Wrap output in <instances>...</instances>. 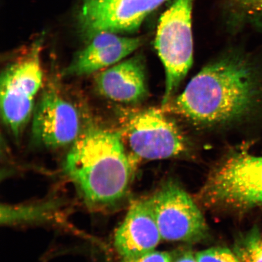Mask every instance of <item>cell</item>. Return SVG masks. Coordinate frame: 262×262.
Wrapping results in <instances>:
<instances>
[{"instance_id": "obj_16", "label": "cell", "mask_w": 262, "mask_h": 262, "mask_svg": "<svg viewBox=\"0 0 262 262\" xmlns=\"http://www.w3.org/2000/svg\"><path fill=\"white\" fill-rule=\"evenodd\" d=\"M195 255L198 262H242L236 254L225 248L208 249Z\"/></svg>"}, {"instance_id": "obj_17", "label": "cell", "mask_w": 262, "mask_h": 262, "mask_svg": "<svg viewBox=\"0 0 262 262\" xmlns=\"http://www.w3.org/2000/svg\"><path fill=\"white\" fill-rule=\"evenodd\" d=\"M171 255L166 252L152 251L139 256L122 258L120 262H173Z\"/></svg>"}, {"instance_id": "obj_4", "label": "cell", "mask_w": 262, "mask_h": 262, "mask_svg": "<svg viewBox=\"0 0 262 262\" xmlns=\"http://www.w3.org/2000/svg\"><path fill=\"white\" fill-rule=\"evenodd\" d=\"M206 204L230 209L262 205V156L238 152L212 173L202 192Z\"/></svg>"}, {"instance_id": "obj_12", "label": "cell", "mask_w": 262, "mask_h": 262, "mask_svg": "<svg viewBox=\"0 0 262 262\" xmlns=\"http://www.w3.org/2000/svg\"><path fill=\"white\" fill-rule=\"evenodd\" d=\"M96 86L101 95L117 102H140L147 94L145 64L135 56L113 66L97 75Z\"/></svg>"}, {"instance_id": "obj_7", "label": "cell", "mask_w": 262, "mask_h": 262, "mask_svg": "<svg viewBox=\"0 0 262 262\" xmlns=\"http://www.w3.org/2000/svg\"><path fill=\"white\" fill-rule=\"evenodd\" d=\"M131 150L146 160L171 158L186 149L184 137L163 111L149 108L130 116L124 129Z\"/></svg>"}, {"instance_id": "obj_11", "label": "cell", "mask_w": 262, "mask_h": 262, "mask_svg": "<svg viewBox=\"0 0 262 262\" xmlns=\"http://www.w3.org/2000/svg\"><path fill=\"white\" fill-rule=\"evenodd\" d=\"M142 44L141 38L101 33L91 39L90 43L75 56L64 73L71 76H83L96 73L119 63Z\"/></svg>"}, {"instance_id": "obj_15", "label": "cell", "mask_w": 262, "mask_h": 262, "mask_svg": "<svg viewBox=\"0 0 262 262\" xmlns=\"http://www.w3.org/2000/svg\"><path fill=\"white\" fill-rule=\"evenodd\" d=\"M235 253L242 262H262V237L251 234L237 244Z\"/></svg>"}, {"instance_id": "obj_10", "label": "cell", "mask_w": 262, "mask_h": 262, "mask_svg": "<svg viewBox=\"0 0 262 262\" xmlns=\"http://www.w3.org/2000/svg\"><path fill=\"white\" fill-rule=\"evenodd\" d=\"M162 239L150 200L135 202L130 206L114 235V247L122 258L155 251Z\"/></svg>"}, {"instance_id": "obj_18", "label": "cell", "mask_w": 262, "mask_h": 262, "mask_svg": "<svg viewBox=\"0 0 262 262\" xmlns=\"http://www.w3.org/2000/svg\"><path fill=\"white\" fill-rule=\"evenodd\" d=\"M173 262H198L195 258V255L191 252H186V253L180 255Z\"/></svg>"}, {"instance_id": "obj_2", "label": "cell", "mask_w": 262, "mask_h": 262, "mask_svg": "<svg viewBox=\"0 0 262 262\" xmlns=\"http://www.w3.org/2000/svg\"><path fill=\"white\" fill-rule=\"evenodd\" d=\"M122 137L121 132L90 127L66 157V174L92 208H112L126 194L132 168Z\"/></svg>"}, {"instance_id": "obj_6", "label": "cell", "mask_w": 262, "mask_h": 262, "mask_svg": "<svg viewBox=\"0 0 262 262\" xmlns=\"http://www.w3.org/2000/svg\"><path fill=\"white\" fill-rule=\"evenodd\" d=\"M149 200L162 239L195 242L205 237L208 227L204 217L181 186L167 183Z\"/></svg>"}, {"instance_id": "obj_3", "label": "cell", "mask_w": 262, "mask_h": 262, "mask_svg": "<svg viewBox=\"0 0 262 262\" xmlns=\"http://www.w3.org/2000/svg\"><path fill=\"white\" fill-rule=\"evenodd\" d=\"M43 38L33 42L25 53L10 63L1 77L3 122L18 137L34 113L36 97L42 83L41 52Z\"/></svg>"}, {"instance_id": "obj_5", "label": "cell", "mask_w": 262, "mask_h": 262, "mask_svg": "<svg viewBox=\"0 0 262 262\" xmlns=\"http://www.w3.org/2000/svg\"><path fill=\"white\" fill-rule=\"evenodd\" d=\"M194 0H175L157 27L155 47L165 67L162 105L172 99L193 61L192 13Z\"/></svg>"}, {"instance_id": "obj_8", "label": "cell", "mask_w": 262, "mask_h": 262, "mask_svg": "<svg viewBox=\"0 0 262 262\" xmlns=\"http://www.w3.org/2000/svg\"><path fill=\"white\" fill-rule=\"evenodd\" d=\"M167 0H83L78 15L81 34L90 40L101 33L138 29L150 13Z\"/></svg>"}, {"instance_id": "obj_9", "label": "cell", "mask_w": 262, "mask_h": 262, "mask_svg": "<svg viewBox=\"0 0 262 262\" xmlns=\"http://www.w3.org/2000/svg\"><path fill=\"white\" fill-rule=\"evenodd\" d=\"M32 133L35 142L48 148L73 145L82 133L79 113L57 88H47L34 107Z\"/></svg>"}, {"instance_id": "obj_14", "label": "cell", "mask_w": 262, "mask_h": 262, "mask_svg": "<svg viewBox=\"0 0 262 262\" xmlns=\"http://www.w3.org/2000/svg\"><path fill=\"white\" fill-rule=\"evenodd\" d=\"M232 20L262 25V0H221Z\"/></svg>"}, {"instance_id": "obj_1", "label": "cell", "mask_w": 262, "mask_h": 262, "mask_svg": "<svg viewBox=\"0 0 262 262\" xmlns=\"http://www.w3.org/2000/svg\"><path fill=\"white\" fill-rule=\"evenodd\" d=\"M261 93L253 64L243 55L229 54L206 65L165 106L195 126H225L253 114Z\"/></svg>"}, {"instance_id": "obj_13", "label": "cell", "mask_w": 262, "mask_h": 262, "mask_svg": "<svg viewBox=\"0 0 262 262\" xmlns=\"http://www.w3.org/2000/svg\"><path fill=\"white\" fill-rule=\"evenodd\" d=\"M58 208V202L55 201L2 206L1 222L6 225H12L48 221L56 215Z\"/></svg>"}]
</instances>
